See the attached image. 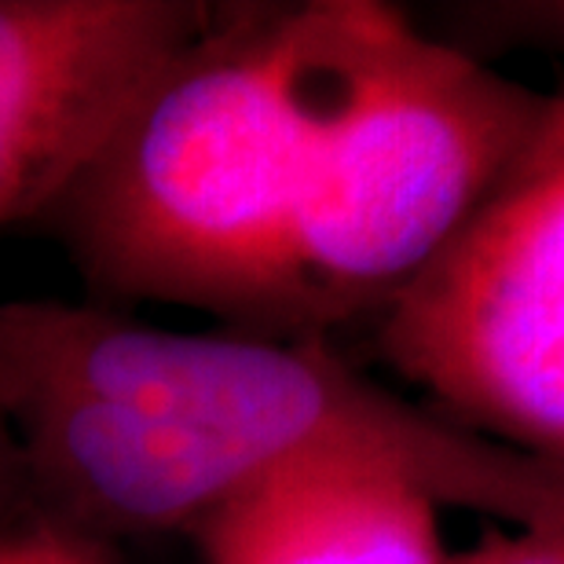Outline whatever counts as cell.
I'll return each mask as SVG.
<instances>
[{
  "label": "cell",
  "mask_w": 564,
  "mask_h": 564,
  "mask_svg": "<svg viewBox=\"0 0 564 564\" xmlns=\"http://www.w3.org/2000/svg\"><path fill=\"white\" fill-rule=\"evenodd\" d=\"M0 400L33 506L82 532H187L308 462L397 469L444 510L564 528V466L392 397L330 348L165 330L104 304L0 301Z\"/></svg>",
  "instance_id": "obj_1"
},
{
  "label": "cell",
  "mask_w": 564,
  "mask_h": 564,
  "mask_svg": "<svg viewBox=\"0 0 564 564\" xmlns=\"http://www.w3.org/2000/svg\"><path fill=\"white\" fill-rule=\"evenodd\" d=\"M330 33L334 0L213 4L37 220L99 297L312 326L297 239Z\"/></svg>",
  "instance_id": "obj_2"
},
{
  "label": "cell",
  "mask_w": 564,
  "mask_h": 564,
  "mask_svg": "<svg viewBox=\"0 0 564 564\" xmlns=\"http://www.w3.org/2000/svg\"><path fill=\"white\" fill-rule=\"evenodd\" d=\"M543 104L400 11L334 0L319 158L297 239L308 319L381 308L480 206Z\"/></svg>",
  "instance_id": "obj_3"
},
{
  "label": "cell",
  "mask_w": 564,
  "mask_h": 564,
  "mask_svg": "<svg viewBox=\"0 0 564 564\" xmlns=\"http://www.w3.org/2000/svg\"><path fill=\"white\" fill-rule=\"evenodd\" d=\"M378 348L444 419L564 466V96L381 304Z\"/></svg>",
  "instance_id": "obj_4"
},
{
  "label": "cell",
  "mask_w": 564,
  "mask_h": 564,
  "mask_svg": "<svg viewBox=\"0 0 564 564\" xmlns=\"http://www.w3.org/2000/svg\"><path fill=\"white\" fill-rule=\"evenodd\" d=\"M209 15L202 0H0V228L48 213Z\"/></svg>",
  "instance_id": "obj_5"
},
{
  "label": "cell",
  "mask_w": 564,
  "mask_h": 564,
  "mask_svg": "<svg viewBox=\"0 0 564 564\" xmlns=\"http://www.w3.org/2000/svg\"><path fill=\"white\" fill-rule=\"evenodd\" d=\"M440 510L397 469L308 462L224 499L187 539L206 564H451Z\"/></svg>",
  "instance_id": "obj_6"
},
{
  "label": "cell",
  "mask_w": 564,
  "mask_h": 564,
  "mask_svg": "<svg viewBox=\"0 0 564 564\" xmlns=\"http://www.w3.org/2000/svg\"><path fill=\"white\" fill-rule=\"evenodd\" d=\"M451 564H564V528H510Z\"/></svg>",
  "instance_id": "obj_7"
},
{
  "label": "cell",
  "mask_w": 564,
  "mask_h": 564,
  "mask_svg": "<svg viewBox=\"0 0 564 564\" xmlns=\"http://www.w3.org/2000/svg\"><path fill=\"white\" fill-rule=\"evenodd\" d=\"M22 506H33L30 473H26V458H22L15 425H11V414L4 408V400H0V528H4Z\"/></svg>",
  "instance_id": "obj_8"
},
{
  "label": "cell",
  "mask_w": 564,
  "mask_h": 564,
  "mask_svg": "<svg viewBox=\"0 0 564 564\" xmlns=\"http://www.w3.org/2000/svg\"><path fill=\"white\" fill-rule=\"evenodd\" d=\"M480 19L521 30V37H532L539 44H557V48H564V0H546V4H502V8H495V15H480Z\"/></svg>",
  "instance_id": "obj_9"
},
{
  "label": "cell",
  "mask_w": 564,
  "mask_h": 564,
  "mask_svg": "<svg viewBox=\"0 0 564 564\" xmlns=\"http://www.w3.org/2000/svg\"><path fill=\"white\" fill-rule=\"evenodd\" d=\"M0 564H66V561L44 554V550H0Z\"/></svg>",
  "instance_id": "obj_10"
}]
</instances>
